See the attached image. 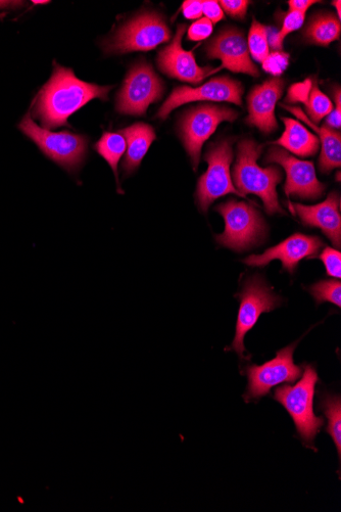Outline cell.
Here are the masks:
<instances>
[{
	"mask_svg": "<svg viewBox=\"0 0 341 512\" xmlns=\"http://www.w3.org/2000/svg\"><path fill=\"white\" fill-rule=\"evenodd\" d=\"M111 89L86 83L56 64L51 80L39 92L34 113L45 129H55L67 125L69 117L91 100H108Z\"/></svg>",
	"mask_w": 341,
	"mask_h": 512,
	"instance_id": "6da1fadb",
	"label": "cell"
},
{
	"mask_svg": "<svg viewBox=\"0 0 341 512\" xmlns=\"http://www.w3.org/2000/svg\"><path fill=\"white\" fill-rule=\"evenodd\" d=\"M262 149L250 139L238 144L232 175L236 190L245 198L248 195L260 197L268 214L282 213L276 192L282 172L277 166L262 168L258 165Z\"/></svg>",
	"mask_w": 341,
	"mask_h": 512,
	"instance_id": "7a4b0ae2",
	"label": "cell"
},
{
	"mask_svg": "<svg viewBox=\"0 0 341 512\" xmlns=\"http://www.w3.org/2000/svg\"><path fill=\"white\" fill-rule=\"evenodd\" d=\"M304 368L301 381L294 387L277 388L274 399L289 413L304 444L315 449L314 440L324 425L323 418L316 416L314 412V398L319 377L313 366L305 365Z\"/></svg>",
	"mask_w": 341,
	"mask_h": 512,
	"instance_id": "3957f363",
	"label": "cell"
},
{
	"mask_svg": "<svg viewBox=\"0 0 341 512\" xmlns=\"http://www.w3.org/2000/svg\"><path fill=\"white\" fill-rule=\"evenodd\" d=\"M19 128L47 158L67 171L76 172L83 164L88 146L85 136L67 131L57 133L41 128L32 120L30 113L24 117Z\"/></svg>",
	"mask_w": 341,
	"mask_h": 512,
	"instance_id": "277c9868",
	"label": "cell"
},
{
	"mask_svg": "<svg viewBox=\"0 0 341 512\" xmlns=\"http://www.w3.org/2000/svg\"><path fill=\"white\" fill-rule=\"evenodd\" d=\"M216 210L225 220L224 234L216 237L222 246L242 252L263 240L266 234L265 222L251 205L231 199L219 205Z\"/></svg>",
	"mask_w": 341,
	"mask_h": 512,
	"instance_id": "5b68a950",
	"label": "cell"
},
{
	"mask_svg": "<svg viewBox=\"0 0 341 512\" xmlns=\"http://www.w3.org/2000/svg\"><path fill=\"white\" fill-rule=\"evenodd\" d=\"M170 38L171 32L161 16L144 13L124 25L105 44V48L108 54L148 52Z\"/></svg>",
	"mask_w": 341,
	"mask_h": 512,
	"instance_id": "8992f818",
	"label": "cell"
},
{
	"mask_svg": "<svg viewBox=\"0 0 341 512\" xmlns=\"http://www.w3.org/2000/svg\"><path fill=\"white\" fill-rule=\"evenodd\" d=\"M238 298L240 306L236 333L230 350L243 357L246 352V336L253 330L263 313H269L280 306L281 299L272 292L260 276L248 279Z\"/></svg>",
	"mask_w": 341,
	"mask_h": 512,
	"instance_id": "52a82bcc",
	"label": "cell"
},
{
	"mask_svg": "<svg viewBox=\"0 0 341 512\" xmlns=\"http://www.w3.org/2000/svg\"><path fill=\"white\" fill-rule=\"evenodd\" d=\"M296 347L297 343L292 344L279 351L273 360L246 368L249 381L247 392L243 395L246 402L258 401L268 396L274 387L296 383L301 378L302 367L294 361Z\"/></svg>",
	"mask_w": 341,
	"mask_h": 512,
	"instance_id": "ba28073f",
	"label": "cell"
},
{
	"mask_svg": "<svg viewBox=\"0 0 341 512\" xmlns=\"http://www.w3.org/2000/svg\"><path fill=\"white\" fill-rule=\"evenodd\" d=\"M209 164L207 172L200 178L197 201L200 208L207 212L217 199L229 194L243 197L233 185L230 166L233 160L232 141L219 142L212 146L205 156Z\"/></svg>",
	"mask_w": 341,
	"mask_h": 512,
	"instance_id": "9c48e42d",
	"label": "cell"
},
{
	"mask_svg": "<svg viewBox=\"0 0 341 512\" xmlns=\"http://www.w3.org/2000/svg\"><path fill=\"white\" fill-rule=\"evenodd\" d=\"M238 114L230 108L218 106H200L185 114L181 121V138L194 169L201 160L204 144L224 121L232 122Z\"/></svg>",
	"mask_w": 341,
	"mask_h": 512,
	"instance_id": "30bf717a",
	"label": "cell"
},
{
	"mask_svg": "<svg viewBox=\"0 0 341 512\" xmlns=\"http://www.w3.org/2000/svg\"><path fill=\"white\" fill-rule=\"evenodd\" d=\"M164 83L153 68L140 63L132 68L119 93L117 110L127 115H143L150 105L158 102Z\"/></svg>",
	"mask_w": 341,
	"mask_h": 512,
	"instance_id": "8fae6325",
	"label": "cell"
},
{
	"mask_svg": "<svg viewBox=\"0 0 341 512\" xmlns=\"http://www.w3.org/2000/svg\"><path fill=\"white\" fill-rule=\"evenodd\" d=\"M242 93L241 83L228 76L214 78L196 88L180 86L174 89L172 95L163 104L158 117L167 119L176 108L193 102H228L241 106Z\"/></svg>",
	"mask_w": 341,
	"mask_h": 512,
	"instance_id": "7c38bea8",
	"label": "cell"
},
{
	"mask_svg": "<svg viewBox=\"0 0 341 512\" xmlns=\"http://www.w3.org/2000/svg\"><path fill=\"white\" fill-rule=\"evenodd\" d=\"M265 163H276L286 172L284 192L304 200H316L324 194L325 186L317 176L314 164L289 155L278 147L271 148L265 158Z\"/></svg>",
	"mask_w": 341,
	"mask_h": 512,
	"instance_id": "4fadbf2b",
	"label": "cell"
},
{
	"mask_svg": "<svg viewBox=\"0 0 341 512\" xmlns=\"http://www.w3.org/2000/svg\"><path fill=\"white\" fill-rule=\"evenodd\" d=\"M207 54L210 59L222 61V66L214 70V73L228 69L234 73L259 76V70L250 56L248 41L245 35L236 29H225L220 32L208 44Z\"/></svg>",
	"mask_w": 341,
	"mask_h": 512,
	"instance_id": "5bb4252c",
	"label": "cell"
},
{
	"mask_svg": "<svg viewBox=\"0 0 341 512\" xmlns=\"http://www.w3.org/2000/svg\"><path fill=\"white\" fill-rule=\"evenodd\" d=\"M186 28L184 24L178 26L170 45L159 54L158 65L161 71L171 78L199 84L214 74V70L209 67H200L192 52L183 50L181 42Z\"/></svg>",
	"mask_w": 341,
	"mask_h": 512,
	"instance_id": "9a60e30c",
	"label": "cell"
},
{
	"mask_svg": "<svg viewBox=\"0 0 341 512\" xmlns=\"http://www.w3.org/2000/svg\"><path fill=\"white\" fill-rule=\"evenodd\" d=\"M322 247L323 243L319 238L296 234L262 255L250 256L245 263L249 266L265 267L274 260H280L283 269L294 273L303 259L317 255Z\"/></svg>",
	"mask_w": 341,
	"mask_h": 512,
	"instance_id": "2e32d148",
	"label": "cell"
},
{
	"mask_svg": "<svg viewBox=\"0 0 341 512\" xmlns=\"http://www.w3.org/2000/svg\"><path fill=\"white\" fill-rule=\"evenodd\" d=\"M284 81L279 77L268 79L261 85L255 86L249 96V125L258 127L268 134L274 131L278 124L275 118V107L282 96Z\"/></svg>",
	"mask_w": 341,
	"mask_h": 512,
	"instance_id": "e0dca14e",
	"label": "cell"
},
{
	"mask_svg": "<svg viewBox=\"0 0 341 512\" xmlns=\"http://www.w3.org/2000/svg\"><path fill=\"white\" fill-rule=\"evenodd\" d=\"M301 220L309 226L320 228L324 235L339 249L341 241L340 199L332 193L327 200L315 206L290 205Z\"/></svg>",
	"mask_w": 341,
	"mask_h": 512,
	"instance_id": "ac0fdd59",
	"label": "cell"
},
{
	"mask_svg": "<svg viewBox=\"0 0 341 512\" xmlns=\"http://www.w3.org/2000/svg\"><path fill=\"white\" fill-rule=\"evenodd\" d=\"M127 143L126 157L123 162V169L130 174L141 164L143 158L150 150L157 138L156 132L151 125L136 123L122 129L120 132Z\"/></svg>",
	"mask_w": 341,
	"mask_h": 512,
	"instance_id": "d6986e66",
	"label": "cell"
},
{
	"mask_svg": "<svg viewBox=\"0 0 341 512\" xmlns=\"http://www.w3.org/2000/svg\"><path fill=\"white\" fill-rule=\"evenodd\" d=\"M290 113L296 115L302 121L306 122L312 129H314L321 139V155L319 166L322 172L328 173L335 168H339L341 164V136L339 132L330 129L326 126L318 127L311 122L303 110L299 107H288L282 105Z\"/></svg>",
	"mask_w": 341,
	"mask_h": 512,
	"instance_id": "ffe728a7",
	"label": "cell"
},
{
	"mask_svg": "<svg viewBox=\"0 0 341 512\" xmlns=\"http://www.w3.org/2000/svg\"><path fill=\"white\" fill-rule=\"evenodd\" d=\"M282 121L285 130L274 145L301 157H311L318 152L320 143L316 135L297 120L283 117Z\"/></svg>",
	"mask_w": 341,
	"mask_h": 512,
	"instance_id": "44dd1931",
	"label": "cell"
},
{
	"mask_svg": "<svg viewBox=\"0 0 341 512\" xmlns=\"http://www.w3.org/2000/svg\"><path fill=\"white\" fill-rule=\"evenodd\" d=\"M340 22L331 14H321L314 17L306 30V37L310 42L328 46L331 42L339 39Z\"/></svg>",
	"mask_w": 341,
	"mask_h": 512,
	"instance_id": "7402d4cb",
	"label": "cell"
},
{
	"mask_svg": "<svg viewBox=\"0 0 341 512\" xmlns=\"http://www.w3.org/2000/svg\"><path fill=\"white\" fill-rule=\"evenodd\" d=\"M94 149L112 167L119 184L118 165L127 150L125 137L120 133L105 132Z\"/></svg>",
	"mask_w": 341,
	"mask_h": 512,
	"instance_id": "603a6c76",
	"label": "cell"
},
{
	"mask_svg": "<svg viewBox=\"0 0 341 512\" xmlns=\"http://www.w3.org/2000/svg\"><path fill=\"white\" fill-rule=\"evenodd\" d=\"M320 409L328 420L326 432L331 436L338 457L341 455V399L338 395L326 394L320 402Z\"/></svg>",
	"mask_w": 341,
	"mask_h": 512,
	"instance_id": "cb8c5ba5",
	"label": "cell"
},
{
	"mask_svg": "<svg viewBox=\"0 0 341 512\" xmlns=\"http://www.w3.org/2000/svg\"><path fill=\"white\" fill-rule=\"evenodd\" d=\"M269 30L254 19L248 40L249 52L255 61L263 63L269 53Z\"/></svg>",
	"mask_w": 341,
	"mask_h": 512,
	"instance_id": "d4e9b609",
	"label": "cell"
},
{
	"mask_svg": "<svg viewBox=\"0 0 341 512\" xmlns=\"http://www.w3.org/2000/svg\"><path fill=\"white\" fill-rule=\"evenodd\" d=\"M309 119L314 124H318L327 117L333 110V104L330 99L319 89L317 82L312 85V90L308 100L305 102Z\"/></svg>",
	"mask_w": 341,
	"mask_h": 512,
	"instance_id": "484cf974",
	"label": "cell"
},
{
	"mask_svg": "<svg viewBox=\"0 0 341 512\" xmlns=\"http://www.w3.org/2000/svg\"><path fill=\"white\" fill-rule=\"evenodd\" d=\"M310 293L319 305L323 302H330L337 307H341V284L339 279H330L322 281L310 288Z\"/></svg>",
	"mask_w": 341,
	"mask_h": 512,
	"instance_id": "4316f807",
	"label": "cell"
},
{
	"mask_svg": "<svg viewBox=\"0 0 341 512\" xmlns=\"http://www.w3.org/2000/svg\"><path fill=\"white\" fill-rule=\"evenodd\" d=\"M305 18L306 13L304 12L289 11L283 21V25L280 32L268 38V41L271 44L272 48L276 51L282 50V44L285 37L288 34L299 30L303 26Z\"/></svg>",
	"mask_w": 341,
	"mask_h": 512,
	"instance_id": "83f0119b",
	"label": "cell"
},
{
	"mask_svg": "<svg viewBox=\"0 0 341 512\" xmlns=\"http://www.w3.org/2000/svg\"><path fill=\"white\" fill-rule=\"evenodd\" d=\"M263 69L274 77L280 76L289 65V55L281 51H275L264 60Z\"/></svg>",
	"mask_w": 341,
	"mask_h": 512,
	"instance_id": "f1b7e54d",
	"label": "cell"
},
{
	"mask_svg": "<svg viewBox=\"0 0 341 512\" xmlns=\"http://www.w3.org/2000/svg\"><path fill=\"white\" fill-rule=\"evenodd\" d=\"M326 272L329 276L339 279L341 277V254L338 250L326 248L320 255Z\"/></svg>",
	"mask_w": 341,
	"mask_h": 512,
	"instance_id": "f546056e",
	"label": "cell"
},
{
	"mask_svg": "<svg viewBox=\"0 0 341 512\" xmlns=\"http://www.w3.org/2000/svg\"><path fill=\"white\" fill-rule=\"evenodd\" d=\"M213 30V23L207 18H202L189 27L188 39L191 41L205 40L211 36Z\"/></svg>",
	"mask_w": 341,
	"mask_h": 512,
	"instance_id": "4dcf8cb0",
	"label": "cell"
},
{
	"mask_svg": "<svg viewBox=\"0 0 341 512\" xmlns=\"http://www.w3.org/2000/svg\"><path fill=\"white\" fill-rule=\"evenodd\" d=\"M219 4L222 10L229 16L242 20L247 15L250 2H246V0H236V2H233V0H222Z\"/></svg>",
	"mask_w": 341,
	"mask_h": 512,
	"instance_id": "1f68e13d",
	"label": "cell"
},
{
	"mask_svg": "<svg viewBox=\"0 0 341 512\" xmlns=\"http://www.w3.org/2000/svg\"><path fill=\"white\" fill-rule=\"evenodd\" d=\"M311 87V80L291 86L288 91L287 101L290 103H305L309 98Z\"/></svg>",
	"mask_w": 341,
	"mask_h": 512,
	"instance_id": "d6a6232c",
	"label": "cell"
},
{
	"mask_svg": "<svg viewBox=\"0 0 341 512\" xmlns=\"http://www.w3.org/2000/svg\"><path fill=\"white\" fill-rule=\"evenodd\" d=\"M333 96L336 108L327 116L324 126L335 130L341 126V93L339 87H337L336 91L334 90Z\"/></svg>",
	"mask_w": 341,
	"mask_h": 512,
	"instance_id": "836d02e7",
	"label": "cell"
},
{
	"mask_svg": "<svg viewBox=\"0 0 341 512\" xmlns=\"http://www.w3.org/2000/svg\"><path fill=\"white\" fill-rule=\"evenodd\" d=\"M203 14L213 24L224 19V12L216 0H206V2H203Z\"/></svg>",
	"mask_w": 341,
	"mask_h": 512,
	"instance_id": "e575fe53",
	"label": "cell"
},
{
	"mask_svg": "<svg viewBox=\"0 0 341 512\" xmlns=\"http://www.w3.org/2000/svg\"><path fill=\"white\" fill-rule=\"evenodd\" d=\"M182 12L186 19L197 20L203 15V2L200 0H188L182 6Z\"/></svg>",
	"mask_w": 341,
	"mask_h": 512,
	"instance_id": "d590c367",
	"label": "cell"
},
{
	"mask_svg": "<svg viewBox=\"0 0 341 512\" xmlns=\"http://www.w3.org/2000/svg\"><path fill=\"white\" fill-rule=\"evenodd\" d=\"M318 2L314 0H290L288 2L289 11H298L306 13L313 5Z\"/></svg>",
	"mask_w": 341,
	"mask_h": 512,
	"instance_id": "8d00e7d4",
	"label": "cell"
},
{
	"mask_svg": "<svg viewBox=\"0 0 341 512\" xmlns=\"http://www.w3.org/2000/svg\"><path fill=\"white\" fill-rule=\"evenodd\" d=\"M333 6L336 8V11H337V16H338V20H340V17H341V13H340V6H341V3L339 2V0H337V2H333Z\"/></svg>",
	"mask_w": 341,
	"mask_h": 512,
	"instance_id": "74e56055",
	"label": "cell"
},
{
	"mask_svg": "<svg viewBox=\"0 0 341 512\" xmlns=\"http://www.w3.org/2000/svg\"><path fill=\"white\" fill-rule=\"evenodd\" d=\"M33 4L34 5H45V4H48V2H37V0H34Z\"/></svg>",
	"mask_w": 341,
	"mask_h": 512,
	"instance_id": "f35d334b",
	"label": "cell"
}]
</instances>
